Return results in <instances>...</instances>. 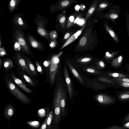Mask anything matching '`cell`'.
I'll list each match as a JSON object with an SVG mask.
<instances>
[{
  "label": "cell",
  "instance_id": "cell-15",
  "mask_svg": "<svg viewBox=\"0 0 129 129\" xmlns=\"http://www.w3.org/2000/svg\"><path fill=\"white\" fill-rule=\"evenodd\" d=\"M81 70L86 74L99 76L103 75V71L97 69L92 64L80 68Z\"/></svg>",
  "mask_w": 129,
  "mask_h": 129
},
{
  "label": "cell",
  "instance_id": "cell-43",
  "mask_svg": "<svg viewBox=\"0 0 129 129\" xmlns=\"http://www.w3.org/2000/svg\"><path fill=\"white\" fill-rule=\"evenodd\" d=\"M56 45V43L54 41H51L49 45L51 48H53Z\"/></svg>",
  "mask_w": 129,
  "mask_h": 129
},
{
  "label": "cell",
  "instance_id": "cell-51",
  "mask_svg": "<svg viewBox=\"0 0 129 129\" xmlns=\"http://www.w3.org/2000/svg\"><path fill=\"white\" fill-rule=\"evenodd\" d=\"M124 125V127H129V122L126 123Z\"/></svg>",
  "mask_w": 129,
  "mask_h": 129
},
{
  "label": "cell",
  "instance_id": "cell-24",
  "mask_svg": "<svg viewBox=\"0 0 129 129\" xmlns=\"http://www.w3.org/2000/svg\"><path fill=\"white\" fill-rule=\"evenodd\" d=\"M119 53V50L107 52L104 56V60L106 62L110 64L113 59L118 56Z\"/></svg>",
  "mask_w": 129,
  "mask_h": 129
},
{
  "label": "cell",
  "instance_id": "cell-21",
  "mask_svg": "<svg viewBox=\"0 0 129 129\" xmlns=\"http://www.w3.org/2000/svg\"><path fill=\"white\" fill-rule=\"evenodd\" d=\"M15 110L14 106L11 104H7L5 108L4 111V115L9 121L13 116L15 112Z\"/></svg>",
  "mask_w": 129,
  "mask_h": 129
},
{
  "label": "cell",
  "instance_id": "cell-20",
  "mask_svg": "<svg viewBox=\"0 0 129 129\" xmlns=\"http://www.w3.org/2000/svg\"><path fill=\"white\" fill-rule=\"evenodd\" d=\"M115 96L118 101L122 103L129 102V90L115 91Z\"/></svg>",
  "mask_w": 129,
  "mask_h": 129
},
{
  "label": "cell",
  "instance_id": "cell-17",
  "mask_svg": "<svg viewBox=\"0 0 129 129\" xmlns=\"http://www.w3.org/2000/svg\"><path fill=\"white\" fill-rule=\"evenodd\" d=\"M10 77L13 82L25 92L28 93H32L33 91L28 88L24 82L19 78L11 71L9 74Z\"/></svg>",
  "mask_w": 129,
  "mask_h": 129
},
{
  "label": "cell",
  "instance_id": "cell-7",
  "mask_svg": "<svg viewBox=\"0 0 129 129\" xmlns=\"http://www.w3.org/2000/svg\"><path fill=\"white\" fill-rule=\"evenodd\" d=\"M26 57L18 52L16 51L13 58L17 66L23 71L29 75L34 77L29 69L26 61Z\"/></svg>",
  "mask_w": 129,
  "mask_h": 129
},
{
  "label": "cell",
  "instance_id": "cell-55",
  "mask_svg": "<svg viewBox=\"0 0 129 129\" xmlns=\"http://www.w3.org/2000/svg\"><path fill=\"white\" fill-rule=\"evenodd\" d=\"M84 21L83 20H81L80 21V24H83V23Z\"/></svg>",
  "mask_w": 129,
  "mask_h": 129
},
{
  "label": "cell",
  "instance_id": "cell-57",
  "mask_svg": "<svg viewBox=\"0 0 129 129\" xmlns=\"http://www.w3.org/2000/svg\"><path fill=\"white\" fill-rule=\"evenodd\" d=\"M85 6H83V8H85Z\"/></svg>",
  "mask_w": 129,
  "mask_h": 129
},
{
  "label": "cell",
  "instance_id": "cell-37",
  "mask_svg": "<svg viewBox=\"0 0 129 129\" xmlns=\"http://www.w3.org/2000/svg\"><path fill=\"white\" fill-rule=\"evenodd\" d=\"M103 129H127L126 127L121 126H119L116 125H112L111 126Z\"/></svg>",
  "mask_w": 129,
  "mask_h": 129
},
{
  "label": "cell",
  "instance_id": "cell-2",
  "mask_svg": "<svg viewBox=\"0 0 129 129\" xmlns=\"http://www.w3.org/2000/svg\"><path fill=\"white\" fill-rule=\"evenodd\" d=\"M4 77L7 88L14 96L23 104L31 102V99L17 87L10 76L5 75Z\"/></svg>",
  "mask_w": 129,
  "mask_h": 129
},
{
  "label": "cell",
  "instance_id": "cell-13",
  "mask_svg": "<svg viewBox=\"0 0 129 129\" xmlns=\"http://www.w3.org/2000/svg\"><path fill=\"white\" fill-rule=\"evenodd\" d=\"M98 60L92 57H86L76 58L72 60L80 68L91 65Z\"/></svg>",
  "mask_w": 129,
  "mask_h": 129
},
{
  "label": "cell",
  "instance_id": "cell-6",
  "mask_svg": "<svg viewBox=\"0 0 129 129\" xmlns=\"http://www.w3.org/2000/svg\"><path fill=\"white\" fill-rule=\"evenodd\" d=\"M62 73L68 89L69 99L71 101L76 96L78 92L75 91L73 83L70 77L67 67L65 64L62 67Z\"/></svg>",
  "mask_w": 129,
  "mask_h": 129
},
{
  "label": "cell",
  "instance_id": "cell-53",
  "mask_svg": "<svg viewBox=\"0 0 129 129\" xmlns=\"http://www.w3.org/2000/svg\"><path fill=\"white\" fill-rule=\"evenodd\" d=\"M2 60L1 59H0V69L1 70V69L2 67Z\"/></svg>",
  "mask_w": 129,
  "mask_h": 129
},
{
  "label": "cell",
  "instance_id": "cell-3",
  "mask_svg": "<svg viewBox=\"0 0 129 129\" xmlns=\"http://www.w3.org/2000/svg\"><path fill=\"white\" fill-rule=\"evenodd\" d=\"M14 29V32L11 33L13 42L16 41L19 43L23 53L28 55H32L33 52L23 30L15 27Z\"/></svg>",
  "mask_w": 129,
  "mask_h": 129
},
{
  "label": "cell",
  "instance_id": "cell-8",
  "mask_svg": "<svg viewBox=\"0 0 129 129\" xmlns=\"http://www.w3.org/2000/svg\"><path fill=\"white\" fill-rule=\"evenodd\" d=\"M94 98L98 104L106 106L114 104L117 98L116 96L104 92L95 94Z\"/></svg>",
  "mask_w": 129,
  "mask_h": 129
},
{
  "label": "cell",
  "instance_id": "cell-39",
  "mask_svg": "<svg viewBox=\"0 0 129 129\" xmlns=\"http://www.w3.org/2000/svg\"><path fill=\"white\" fill-rule=\"evenodd\" d=\"M7 54L6 51L5 50L4 47L0 48V56H3Z\"/></svg>",
  "mask_w": 129,
  "mask_h": 129
},
{
  "label": "cell",
  "instance_id": "cell-27",
  "mask_svg": "<svg viewBox=\"0 0 129 129\" xmlns=\"http://www.w3.org/2000/svg\"><path fill=\"white\" fill-rule=\"evenodd\" d=\"M20 0H12L11 1L8 5V9L11 12L16 10Z\"/></svg>",
  "mask_w": 129,
  "mask_h": 129
},
{
  "label": "cell",
  "instance_id": "cell-47",
  "mask_svg": "<svg viewBox=\"0 0 129 129\" xmlns=\"http://www.w3.org/2000/svg\"><path fill=\"white\" fill-rule=\"evenodd\" d=\"M66 18L64 17H62L59 20V22L61 23H62L65 20Z\"/></svg>",
  "mask_w": 129,
  "mask_h": 129
},
{
  "label": "cell",
  "instance_id": "cell-25",
  "mask_svg": "<svg viewBox=\"0 0 129 129\" xmlns=\"http://www.w3.org/2000/svg\"><path fill=\"white\" fill-rule=\"evenodd\" d=\"M2 67L3 69L8 72L15 67V65L12 59L10 58H6L2 61Z\"/></svg>",
  "mask_w": 129,
  "mask_h": 129
},
{
  "label": "cell",
  "instance_id": "cell-33",
  "mask_svg": "<svg viewBox=\"0 0 129 129\" xmlns=\"http://www.w3.org/2000/svg\"><path fill=\"white\" fill-rule=\"evenodd\" d=\"M35 62L37 70L40 75H42L43 74V72L41 63L37 59H36Z\"/></svg>",
  "mask_w": 129,
  "mask_h": 129
},
{
  "label": "cell",
  "instance_id": "cell-28",
  "mask_svg": "<svg viewBox=\"0 0 129 129\" xmlns=\"http://www.w3.org/2000/svg\"><path fill=\"white\" fill-rule=\"evenodd\" d=\"M26 61L29 68L34 77H37L38 76L37 73L32 62L29 58L27 57Z\"/></svg>",
  "mask_w": 129,
  "mask_h": 129
},
{
  "label": "cell",
  "instance_id": "cell-26",
  "mask_svg": "<svg viewBox=\"0 0 129 129\" xmlns=\"http://www.w3.org/2000/svg\"><path fill=\"white\" fill-rule=\"evenodd\" d=\"M97 69L101 71H103L106 68L107 65L106 62L103 59H98L93 64Z\"/></svg>",
  "mask_w": 129,
  "mask_h": 129
},
{
  "label": "cell",
  "instance_id": "cell-35",
  "mask_svg": "<svg viewBox=\"0 0 129 129\" xmlns=\"http://www.w3.org/2000/svg\"><path fill=\"white\" fill-rule=\"evenodd\" d=\"M125 16L126 19V25L127 34L129 37V14L127 11H126L125 13Z\"/></svg>",
  "mask_w": 129,
  "mask_h": 129
},
{
  "label": "cell",
  "instance_id": "cell-19",
  "mask_svg": "<svg viewBox=\"0 0 129 129\" xmlns=\"http://www.w3.org/2000/svg\"><path fill=\"white\" fill-rule=\"evenodd\" d=\"M98 80L108 85L110 87L118 89L119 88L117 83L110 77L104 75L95 77Z\"/></svg>",
  "mask_w": 129,
  "mask_h": 129
},
{
  "label": "cell",
  "instance_id": "cell-54",
  "mask_svg": "<svg viewBox=\"0 0 129 129\" xmlns=\"http://www.w3.org/2000/svg\"><path fill=\"white\" fill-rule=\"evenodd\" d=\"M2 38L1 35H0V48L1 47L2 44Z\"/></svg>",
  "mask_w": 129,
  "mask_h": 129
},
{
  "label": "cell",
  "instance_id": "cell-34",
  "mask_svg": "<svg viewBox=\"0 0 129 129\" xmlns=\"http://www.w3.org/2000/svg\"><path fill=\"white\" fill-rule=\"evenodd\" d=\"M111 78L116 82L118 81L129 83V77L124 78Z\"/></svg>",
  "mask_w": 129,
  "mask_h": 129
},
{
  "label": "cell",
  "instance_id": "cell-12",
  "mask_svg": "<svg viewBox=\"0 0 129 129\" xmlns=\"http://www.w3.org/2000/svg\"><path fill=\"white\" fill-rule=\"evenodd\" d=\"M120 10L121 7L119 6L116 5H112L110 8L108 12L105 14V17L116 25L117 23L116 20L119 17Z\"/></svg>",
  "mask_w": 129,
  "mask_h": 129
},
{
  "label": "cell",
  "instance_id": "cell-29",
  "mask_svg": "<svg viewBox=\"0 0 129 129\" xmlns=\"http://www.w3.org/2000/svg\"><path fill=\"white\" fill-rule=\"evenodd\" d=\"M53 111L52 110L49 113L47 121V129H51V123L53 116Z\"/></svg>",
  "mask_w": 129,
  "mask_h": 129
},
{
  "label": "cell",
  "instance_id": "cell-40",
  "mask_svg": "<svg viewBox=\"0 0 129 129\" xmlns=\"http://www.w3.org/2000/svg\"><path fill=\"white\" fill-rule=\"evenodd\" d=\"M86 38L84 37H82L81 38L80 41V44L81 46H83L86 44Z\"/></svg>",
  "mask_w": 129,
  "mask_h": 129
},
{
  "label": "cell",
  "instance_id": "cell-10",
  "mask_svg": "<svg viewBox=\"0 0 129 129\" xmlns=\"http://www.w3.org/2000/svg\"><path fill=\"white\" fill-rule=\"evenodd\" d=\"M14 27L25 30L28 28V26L23 19L22 13H20L14 15L11 20Z\"/></svg>",
  "mask_w": 129,
  "mask_h": 129
},
{
  "label": "cell",
  "instance_id": "cell-31",
  "mask_svg": "<svg viewBox=\"0 0 129 129\" xmlns=\"http://www.w3.org/2000/svg\"><path fill=\"white\" fill-rule=\"evenodd\" d=\"M118 84L119 88H122L124 90H129V83L116 82Z\"/></svg>",
  "mask_w": 129,
  "mask_h": 129
},
{
  "label": "cell",
  "instance_id": "cell-5",
  "mask_svg": "<svg viewBox=\"0 0 129 129\" xmlns=\"http://www.w3.org/2000/svg\"><path fill=\"white\" fill-rule=\"evenodd\" d=\"M33 22L36 25V31L41 37L49 42L50 32L45 28L46 25L48 23V21L44 17L40 14L37 15Z\"/></svg>",
  "mask_w": 129,
  "mask_h": 129
},
{
  "label": "cell",
  "instance_id": "cell-50",
  "mask_svg": "<svg viewBox=\"0 0 129 129\" xmlns=\"http://www.w3.org/2000/svg\"><path fill=\"white\" fill-rule=\"evenodd\" d=\"M69 19L71 22H73L74 20V18L73 16H71L69 18Z\"/></svg>",
  "mask_w": 129,
  "mask_h": 129
},
{
  "label": "cell",
  "instance_id": "cell-4",
  "mask_svg": "<svg viewBox=\"0 0 129 129\" xmlns=\"http://www.w3.org/2000/svg\"><path fill=\"white\" fill-rule=\"evenodd\" d=\"M65 64L69 69L71 74L83 86L86 87V82L87 78L72 60L66 59Z\"/></svg>",
  "mask_w": 129,
  "mask_h": 129
},
{
  "label": "cell",
  "instance_id": "cell-32",
  "mask_svg": "<svg viewBox=\"0 0 129 129\" xmlns=\"http://www.w3.org/2000/svg\"><path fill=\"white\" fill-rule=\"evenodd\" d=\"M76 38V37L75 34L72 35L66 41L64 45L62 46L60 50L62 49L63 48L70 44L73 42Z\"/></svg>",
  "mask_w": 129,
  "mask_h": 129
},
{
  "label": "cell",
  "instance_id": "cell-45",
  "mask_svg": "<svg viewBox=\"0 0 129 129\" xmlns=\"http://www.w3.org/2000/svg\"><path fill=\"white\" fill-rule=\"evenodd\" d=\"M94 10V8L92 7L89 10L88 13L89 14H92Z\"/></svg>",
  "mask_w": 129,
  "mask_h": 129
},
{
  "label": "cell",
  "instance_id": "cell-18",
  "mask_svg": "<svg viewBox=\"0 0 129 129\" xmlns=\"http://www.w3.org/2000/svg\"><path fill=\"white\" fill-rule=\"evenodd\" d=\"M111 78H119L129 77V73L119 71H103V75Z\"/></svg>",
  "mask_w": 129,
  "mask_h": 129
},
{
  "label": "cell",
  "instance_id": "cell-36",
  "mask_svg": "<svg viewBox=\"0 0 129 129\" xmlns=\"http://www.w3.org/2000/svg\"><path fill=\"white\" fill-rule=\"evenodd\" d=\"M14 50L16 51L21 50L20 45L17 41H16L14 42Z\"/></svg>",
  "mask_w": 129,
  "mask_h": 129
},
{
  "label": "cell",
  "instance_id": "cell-9",
  "mask_svg": "<svg viewBox=\"0 0 129 129\" xmlns=\"http://www.w3.org/2000/svg\"><path fill=\"white\" fill-rule=\"evenodd\" d=\"M86 87L92 89L95 91H100L109 88L107 85L100 81L95 77L87 78L86 82Z\"/></svg>",
  "mask_w": 129,
  "mask_h": 129
},
{
  "label": "cell",
  "instance_id": "cell-56",
  "mask_svg": "<svg viewBox=\"0 0 129 129\" xmlns=\"http://www.w3.org/2000/svg\"><path fill=\"white\" fill-rule=\"evenodd\" d=\"M79 20V18H77L76 19V20H75V22H77V21H78V20Z\"/></svg>",
  "mask_w": 129,
  "mask_h": 129
},
{
  "label": "cell",
  "instance_id": "cell-48",
  "mask_svg": "<svg viewBox=\"0 0 129 129\" xmlns=\"http://www.w3.org/2000/svg\"><path fill=\"white\" fill-rule=\"evenodd\" d=\"M81 31L79 30L75 34V35L76 36V37L77 38L78 36L81 33Z\"/></svg>",
  "mask_w": 129,
  "mask_h": 129
},
{
  "label": "cell",
  "instance_id": "cell-11",
  "mask_svg": "<svg viewBox=\"0 0 129 129\" xmlns=\"http://www.w3.org/2000/svg\"><path fill=\"white\" fill-rule=\"evenodd\" d=\"M17 71L22 80L29 86L35 88L39 83L35 77L31 76L23 71L17 67Z\"/></svg>",
  "mask_w": 129,
  "mask_h": 129
},
{
  "label": "cell",
  "instance_id": "cell-44",
  "mask_svg": "<svg viewBox=\"0 0 129 129\" xmlns=\"http://www.w3.org/2000/svg\"><path fill=\"white\" fill-rule=\"evenodd\" d=\"M50 64V62L49 60L48 61H44V65L46 67L48 66Z\"/></svg>",
  "mask_w": 129,
  "mask_h": 129
},
{
  "label": "cell",
  "instance_id": "cell-49",
  "mask_svg": "<svg viewBox=\"0 0 129 129\" xmlns=\"http://www.w3.org/2000/svg\"><path fill=\"white\" fill-rule=\"evenodd\" d=\"M70 34L69 33H66L64 36V38L65 39H66L68 38L70 36Z\"/></svg>",
  "mask_w": 129,
  "mask_h": 129
},
{
  "label": "cell",
  "instance_id": "cell-22",
  "mask_svg": "<svg viewBox=\"0 0 129 129\" xmlns=\"http://www.w3.org/2000/svg\"><path fill=\"white\" fill-rule=\"evenodd\" d=\"M104 25L106 30L112 39L116 43H119V40L117 34L109 25L108 21L105 22Z\"/></svg>",
  "mask_w": 129,
  "mask_h": 129
},
{
  "label": "cell",
  "instance_id": "cell-46",
  "mask_svg": "<svg viewBox=\"0 0 129 129\" xmlns=\"http://www.w3.org/2000/svg\"><path fill=\"white\" fill-rule=\"evenodd\" d=\"M125 68L127 73H129V64H126L125 66Z\"/></svg>",
  "mask_w": 129,
  "mask_h": 129
},
{
  "label": "cell",
  "instance_id": "cell-23",
  "mask_svg": "<svg viewBox=\"0 0 129 129\" xmlns=\"http://www.w3.org/2000/svg\"><path fill=\"white\" fill-rule=\"evenodd\" d=\"M124 59V57L123 55H118L113 59L110 63L111 66L115 69L120 68L122 66Z\"/></svg>",
  "mask_w": 129,
  "mask_h": 129
},
{
  "label": "cell",
  "instance_id": "cell-42",
  "mask_svg": "<svg viewBox=\"0 0 129 129\" xmlns=\"http://www.w3.org/2000/svg\"><path fill=\"white\" fill-rule=\"evenodd\" d=\"M69 4V2L68 1H64L62 2L61 5L63 6H68Z\"/></svg>",
  "mask_w": 129,
  "mask_h": 129
},
{
  "label": "cell",
  "instance_id": "cell-14",
  "mask_svg": "<svg viewBox=\"0 0 129 129\" xmlns=\"http://www.w3.org/2000/svg\"><path fill=\"white\" fill-rule=\"evenodd\" d=\"M26 36L28 43L32 47L38 50L45 51L43 44L38 41L29 33H27Z\"/></svg>",
  "mask_w": 129,
  "mask_h": 129
},
{
  "label": "cell",
  "instance_id": "cell-16",
  "mask_svg": "<svg viewBox=\"0 0 129 129\" xmlns=\"http://www.w3.org/2000/svg\"><path fill=\"white\" fill-rule=\"evenodd\" d=\"M68 91L67 86L63 91L60 100V105L63 120L67 114V109Z\"/></svg>",
  "mask_w": 129,
  "mask_h": 129
},
{
  "label": "cell",
  "instance_id": "cell-1",
  "mask_svg": "<svg viewBox=\"0 0 129 129\" xmlns=\"http://www.w3.org/2000/svg\"><path fill=\"white\" fill-rule=\"evenodd\" d=\"M59 55H54L49 60L50 64L46 71V80L52 86L58 80L62 77V69Z\"/></svg>",
  "mask_w": 129,
  "mask_h": 129
},
{
  "label": "cell",
  "instance_id": "cell-52",
  "mask_svg": "<svg viewBox=\"0 0 129 129\" xmlns=\"http://www.w3.org/2000/svg\"><path fill=\"white\" fill-rule=\"evenodd\" d=\"M80 8V6L78 5H77L75 7V9L76 11H78Z\"/></svg>",
  "mask_w": 129,
  "mask_h": 129
},
{
  "label": "cell",
  "instance_id": "cell-38",
  "mask_svg": "<svg viewBox=\"0 0 129 129\" xmlns=\"http://www.w3.org/2000/svg\"><path fill=\"white\" fill-rule=\"evenodd\" d=\"M57 33L55 30H53L50 32V39L54 40L57 37Z\"/></svg>",
  "mask_w": 129,
  "mask_h": 129
},
{
  "label": "cell",
  "instance_id": "cell-41",
  "mask_svg": "<svg viewBox=\"0 0 129 129\" xmlns=\"http://www.w3.org/2000/svg\"><path fill=\"white\" fill-rule=\"evenodd\" d=\"M122 122L123 123H125L129 122V114L126 115L124 118Z\"/></svg>",
  "mask_w": 129,
  "mask_h": 129
},
{
  "label": "cell",
  "instance_id": "cell-30",
  "mask_svg": "<svg viewBox=\"0 0 129 129\" xmlns=\"http://www.w3.org/2000/svg\"><path fill=\"white\" fill-rule=\"evenodd\" d=\"M49 105L46 107V117L39 129H47V121L49 113Z\"/></svg>",
  "mask_w": 129,
  "mask_h": 129
}]
</instances>
